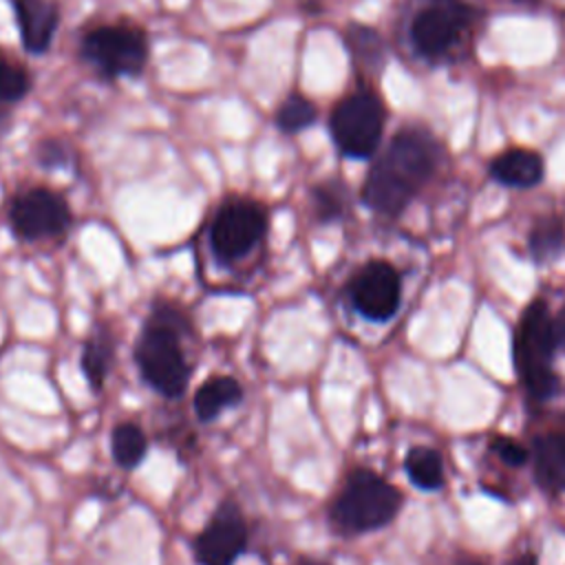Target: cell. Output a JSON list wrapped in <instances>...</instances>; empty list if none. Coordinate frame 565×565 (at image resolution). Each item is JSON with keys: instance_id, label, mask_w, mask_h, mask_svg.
<instances>
[{"instance_id": "6da1fadb", "label": "cell", "mask_w": 565, "mask_h": 565, "mask_svg": "<svg viewBox=\"0 0 565 565\" xmlns=\"http://www.w3.org/2000/svg\"><path fill=\"white\" fill-rule=\"evenodd\" d=\"M194 349L192 313L174 298L157 296L146 309L130 353L141 384L161 399H181L196 369Z\"/></svg>"}, {"instance_id": "7a4b0ae2", "label": "cell", "mask_w": 565, "mask_h": 565, "mask_svg": "<svg viewBox=\"0 0 565 565\" xmlns=\"http://www.w3.org/2000/svg\"><path fill=\"white\" fill-rule=\"evenodd\" d=\"M437 141L417 128L399 130L373 163L362 185V203L382 216H397L435 172Z\"/></svg>"}, {"instance_id": "3957f363", "label": "cell", "mask_w": 565, "mask_h": 565, "mask_svg": "<svg viewBox=\"0 0 565 565\" xmlns=\"http://www.w3.org/2000/svg\"><path fill=\"white\" fill-rule=\"evenodd\" d=\"M402 505V492L371 468L347 472L329 503V525L342 536H358L388 525Z\"/></svg>"}, {"instance_id": "277c9868", "label": "cell", "mask_w": 565, "mask_h": 565, "mask_svg": "<svg viewBox=\"0 0 565 565\" xmlns=\"http://www.w3.org/2000/svg\"><path fill=\"white\" fill-rule=\"evenodd\" d=\"M269 230L267 207L249 196L218 205L207 227V249L214 265L227 274L243 269L263 247Z\"/></svg>"}, {"instance_id": "5b68a950", "label": "cell", "mask_w": 565, "mask_h": 565, "mask_svg": "<svg viewBox=\"0 0 565 565\" xmlns=\"http://www.w3.org/2000/svg\"><path fill=\"white\" fill-rule=\"evenodd\" d=\"M554 347L556 329L547 305L543 300H534L525 307L514 333V364L527 395L534 399H547L554 393Z\"/></svg>"}, {"instance_id": "8992f818", "label": "cell", "mask_w": 565, "mask_h": 565, "mask_svg": "<svg viewBox=\"0 0 565 565\" xmlns=\"http://www.w3.org/2000/svg\"><path fill=\"white\" fill-rule=\"evenodd\" d=\"M252 545V521L236 497H223L190 541L194 565H236Z\"/></svg>"}, {"instance_id": "52a82bcc", "label": "cell", "mask_w": 565, "mask_h": 565, "mask_svg": "<svg viewBox=\"0 0 565 565\" xmlns=\"http://www.w3.org/2000/svg\"><path fill=\"white\" fill-rule=\"evenodd\" d=\"M329 128L344 157L369 159L377 150L382 137L384 108L373 93L358 90L333 108Z\"/></svg>"}, {"instance_id": "ba28073f", "label": "cell", "mask_w": 565, "mask_h": 565, "mask_svg": "<svg viewBox=\"0 0 565 565\" xmlns=\"http://www.w3.org/2000/svg\"><path fill=\"white\" fill-rule=\"evenodd\" d=\"M7 221L20 243H42L62 238L73 223V212L62 194L49 188H31L11 201Z\"/></svg>"}, {"instance_id": "9c48e42d", "label": "cell", "mask_w": 565, "mask_h": 565, "mask_svg": "<svg viewBox=\"0 0 565 565\" xmlns=\"http://www.w3.org/2000/svg\"><path fill=\"white\" fill-rule=\"evenodd\" d=\"M82 55L108 77L139 75L148 60V44L132 26H97L82 42Z\"/></svg>"}, {"instance_id": "30bf717a", "label": "cell", "mask_w": 565, "mask_h": 565, "mask_svg": "<svg viewBox=\"0 0 565 565\" xmlns=\"http://www.w3.org/2000/svg\"><path fill=\"white\" fill-rule=\"evenodd\" d=\"M344 291L358 316L369 322H386L399 309L402 280L391 263L369 260L349 278Z\"/></svg>"}, {"instance_id": "8fae6325", "label": "cell", "mask_w": 565, "mask_h": 565, "mask_svg": "<svg viewBox=\"0 0 565 565\" xmlns=\"http://www.w3.org/2000/svg\"><path fill=\"white\" fill-rule=\"evenodd\" d=\"M472 9L463 0H428L411 20V42L424 57L444 55L470 24Z\"/></svg>"}, {"instance_id": "7c38bea8", "label": "cell", "mask_w": 565, "mask_h": 565, "mask_svg": "<svg viewBox=\"0 0 565 565\" xmlns=\"http://www.w3.org/2000/svg\"><path fill=\"white\" fill-rule=\"evenodd\" d=\"M119 338L108 322H95L79 347V371L93 395H102L117 364Z\"/></svg>"}, {"instance_id": "4fadbf2b", "label": "cell", "mask_w": 565, "mask_h": 565, "mask_svg": "<svg viewBox=\"0 0 565 565\" xmlns=\"http://www.w3.org/2000/svg\"><path fill=\"white\" fill-rule=\"evenodd\" d=\"M245 402V386L232 373H210L192 393V413L199 424H214Z\"/></svg>"}, {"instance_id": "5bb4252c", "label": "cell", "mask_w": 565, "mask_h": 565, "mask_svg": "<svg viewBox=\"0 0 565 565\" xmlns=\"http://www.w3.org/2000/svg\"><path fill=\"white\" fill-rule=\"evenodd\" d=\"M22 44L29 53L42 55L49 51L60 22V9L53 0H13Z\"/></svg>"}, {"instance_id": "9a60e30c", "label": "cell", "mask_w": 565, "mask_h": 565, "mask_svg": "<svg viewBox=\"0 0 565 565\" xmlns=\"http://www.w3.org/2000/svg\"><path fill=\"white\" fill-rule=\"evenodd\" d=\"M110 459L119 470H137L150 450V439L146 428L135 419H121L110 428L108 435Z\"/></svg>"}, {"instance_id": "2e32d148", "label": "cell", "mask_w": 565, "mask_h": 565, "mask_svg": "<svg viewBox=\"0 0 565 565\" xmlns=\"http://www.w3.org/2000/svg\"><path fill=\"white\" fill-rule=\"evenodd\" d=\"M490 177L510 188H532L543 179V159L534 150L512 148L490 163Z\"/></svg>"}, {"instance_id": "e0dca14e", "label": "cell", "mask_w": 565, "mask_h": 565, "mask_svg": "<svg viewBox=\"0 0 565 565\" xmlns=\"http://www.w3.org/2000/svg\"><path fill=\"white\" fill-rule=\"evenodd\" d=\"M536 472L550 488H565V433H552L534 441Z\"/></svg>"}, {"instance_id": "ac0fdd59", "label": "cell", "mask_w": 565, "mask_h": 565, "mask_svg": "<svg viewBox=\"0 0 565 565\" xmlns=\"http://www.w3.org/2000/svg\"><path fill=\"white\" fill-rule=\"evenodd\" d=\"M404 470L422 490H437L444 483V461L435 448L413 446L404 457Z\"/></svg>"}, {"instance_id": "d6986e66", "label": "cell", "mask_w": 565, "mask_h": 565, "mask_svg": "<svg viewBox=\"0 0 565 565\" xmlns=\"http://www.w3.org/2000/svg\"><path fill=\"white\" fill-rule=\"evenodd\" d=\"M311 210L318 223L340 221L347 212V190L338 181H324L311 190Z\"/></svg>"}, {"instance_id": "ffe728a7", "label": "cell", "mask_w": 565, "mask_h": 565, "mask_svg": "<svg viewBox=\"0 0 565 565\" xmlns=\"http://www.w3.org/2000/svg\"><path fill=\"white\" fill-rule=\"evenodd\" d=\"M316 117H318V110L313 102H309L298 93H291L276 113V126L282 132H298L309 128L316 121Z\"/></svg>"}, {"instance_id": "44dd1931", "label": "cell", "mask_w": 565, "mask_h": 565, "mask_svg": "<svg viewBox=\"0 0 565 565\" xmlns=\"http://www.w3.org/2000/svg\"><path fill=\"white\" fill-rule=\"evenodd\" d=\"M563 238H565L563 223L558 218H543L541 223L534 225L530 234V249L539 260L552 258L561 249Z\"/></svg>"}, {"instance_id": "7402d4cb", "label": "cell", "mask_w": 565, "mask_h": 565, "mask_svg": "<svg viewBox=\"0 0 565 565\" xmlns=\"http://www.w3.org/2000/svg\"><path fill=\"white\" fill-rule=\"evenodd\" d=\"M29 90V77L7 60H0V104L18 102Z\"/></svg>"}, {"instance_id": "603a6c76", "label": "cell", "mask_w": 565, "mask_h": 565, "mask_svg": "<svg viewBox=\"0 0 565 565\" xmlns=\"http://www.w3.org/2000/svg\"><path fill=\"white\" fill-rule=\"evenodd\" d=\"M347 44L355 57L371 60V62L380 57V38L375 31L366 26H351L347 31Z\"/></svg>"}, {"instance_id": "cb8c5ba5", "label": "cell", "mask_w": 565, "mask_h": 565, "mask_svg": "<svg viewBox=\"0 0 565 565\" xmlns=\"http://www.w3.org/2000/svg\"><path fill=\"white\" fill-rule=\"evenodd\" d=\"M492 450L499 455V459L512 468L523 466L527 461V448L519 444L512 437H494L492 439Z\"/></svg>"}, {"instance_id": "d4e9b609", "label": "cell", "mask_w": 565, "mask_h": 565, "mask_svg": "<svg viewBox=\"0 0 565 565\" xmlns=\"http://www.w3.org/2000/svg\"><path fill=\"white\" fill-rule=\"evenodd\" d=\"M40 161L42 166H62L64 163V150L62 146L53 143V141H46L42 143V152H40Z\"/></svg>"}, {"instance_id": "484cf974", "label": "cell", "mask_w": 565, "mask_h": 565, "mask_svg": "<svg viewBox=\"0 0 565 565\" xmlns=\"http://www.w3.org/2000/svg\"><path fill=\"white\" fill-rule=\"evenodd\" d=\"M510 565H539V561H536V554H534V552H523V554H519Z\"/></svg>"}, {"instance_id": "4316f807", "label": "cell", "mask_w": 565, "mask_h": 565, "mask_svg": "<svg viewBox=\"0 0 565 565\" xmlns=\"http://www.w3.org/2000/svg\"><path fill=\"white\" fill-rule=\"evenodd\" d=\"M554 329H556V342L565 344V309H563V313H561L558 322L554 324Z\"/></svg>"}, {"instance_id": "83f0119b", "label": "cell", "mask_w": 565, "mask_h": 565, "mask_svg": "<svg viewBox=\"0 0 565 565\" xmlns=\"http://www.w3.org/2000/svg\"><path fill=\"white\" fill-rule=\"evenodd\" d=\"M294 565H329V563L322 558H316V556H298L294 561Z\"/></svg>"}, {"instance_id": "f1b7e54d", "label": "cell", "mask_w": 565, "mask_h": 565, "mask_svg": "<svg viewBox=\"0 0 565 565\" xmlns=\"http://www.w3.org/2000/svg\"><path fill=\"white\" fill-rule=\"evenodd\" d=\"M457 565H483L481 561H475V558H461Z\"/></svg>"}]
</instances>
